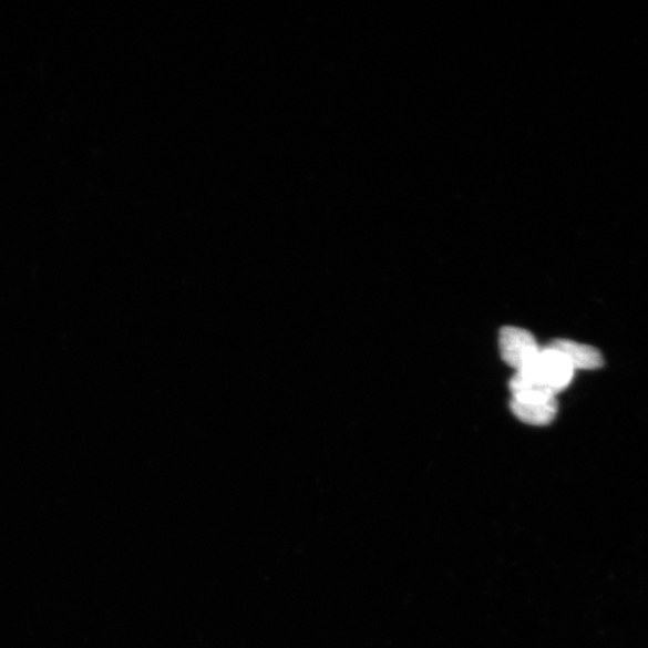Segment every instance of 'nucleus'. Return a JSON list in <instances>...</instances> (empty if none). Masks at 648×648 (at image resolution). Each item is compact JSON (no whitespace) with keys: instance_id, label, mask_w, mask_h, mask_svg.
<instances>
[{"instance_id":"nucleus-4","label":"nucleus","mask_w":648,"mask_h":648,"mask_svg":"<svg viewBox=\"0 0 648 648\" xmlns=\"http://www.w3.org/2000/svg\"><path fill=\"white\" fill-rule=\"evenodd\" d=\"M511 408L518 420L531 425L551 424L557 414L556 398L545 401H517L513 399Z\"/></svg>"},{"instance_id":"nucleus-1","label":"nucleus","mask_w":648,"mask_h":648,"mask_svg":"<svg viewBox=\"0 0 648 648\" xmlns=\"http://www.w3.org/2000/svg\"><path fill=\"white\" fill-rule=\"evenodd\" d=\"M521 372L526 373L528 378L556 395L569 385L574 369L559 352L545 348L535 362Z\"/></svg>"},{"instance_id":"nucleus-3","label":"nucleus","mask_w":648,"mask_h":648,"mask_svg":"<svg viewBox=\"0 0 648 648\" xmlns=\"http://www.w3.org/2000/svg\"><path fill=\"white\" fill-rule=\"evenodd\" d=\"M564 356L574 370H597L604 366L600 352L593 346L559 339L546 346Z\"/></svg>"},{"instance_id":"nucleus-2","label":"nucleus","mask_w":648,"mask_h":648,"mask_svg":"<svg viewBox=\"0 0 648 648\" xmlns=\"http://www.w3.org/2000/svg\"><path fill=\"white\" fill-rule=\"evenodd\" d=\"M500 349L504 362L516 371L529 367L542 351L535 337L528 330L518 327L502 328Z\"/></svg>"}]
</instances>
